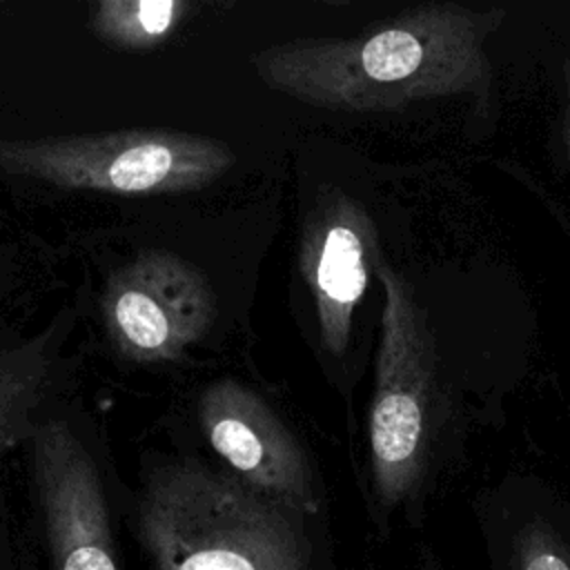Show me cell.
<instances>
[{"label": "cell", "instance_id": "5b68a950", "mask_svg": "<svg viewBox=\"0 0 570 570\" xmlns=\"http://www.w3.org/2000/svg\"><path fill=\"white\" fill-rule=\"evenodd\" d=\"M114 347L136 363L174 361L198 343L216 316L207 276L171 252H140L102 296Z\"/></svg>", "mask_w": 570, "mask_h": 570}, {"label": "cell", "instance_id": "3957f363", "mask_svg": "<svg viewBox=\"0 0 570 570\" xmlns=\"http://www.w3.org/2000/svg\"><path fill=\"white\" fill-rule=\"evenodd\" d=\"M376 276L383 312L367 421L372 494L383 517L403 510L410 519L421 517L436 470L445 394L434 332L414 287L385 261Z\"/></svg>", "mask_w": 570, "mask_h": 570}, {"label": "cell", "instance_id": "277c9868", "mask_svg": "<svg viewBox=\"0 0 570 570\" xmlns=\"http://www.w3.org/2000/svg\"><path fill=\"white\" fill-rule=\"evenodd\" d=\"M234 160L223 140L167 129L0 140V169L7 174L122 196L203 189L223 178Z\"/></svg>", "mask_w": 570, "mask_h": 570}, {"label": "cell", "instance_id": "9c48e42d", "mask_svg": "<svg viewBox=\"0 0 570 570\" xmlns=\"http://www.w3.org/2000/svg\"><path fill=\"white\" fill-rule=\"evenodd\" d=\"M71 321L69 312H60L49 327L29 338L0 341V452L31 425L49 396L58 345Z\"/></svg>", "mask_w": 570, "mask_h": 570}, {"label": "cell", "instance_id": "7c38bea8", "mask_svg": "<svg viewBox=\"0 0 570 570\" xmlns=\"http://www.w3.org/2000/svg\"><path fill=\"white\" fill-rule=\"evenodd\" d=\"M561 138L566 147V156L570 163V56L563 62V120H561Z\"/></svg>", "mask_w": 570, "mask_h": 570}, {"label": "cell", "instance_id": "ba28073f", "mask_svg": "<svg viewBox=\"0 0 570 570\" xmlns=\"http://www.w3.org/2000/svg\"><path fill=\"white\" fill-rule=\"evenodd\" d=\"M33 479L56 570H118L98 468L62 421L31 432Z\"/></svg>", "mask_w": 570, "mask_h": 570}, {"label": "cell", "instance_id": "4fadbf2b", "mask_svg": "<svg viewBox=\"0 0 570 570\" xmlns=\"http://www.w3.org/2000/svg\"><path fill=\"white\" fill-rule=\"evenodd\" d=\"M410 570H441V563L432 552H419V557Z\"/></svg>", "mask_w": 570, "mask_h": 570}, {"label": "cell", "instance_id": "7a4b0ae2", "mask_svg": "<svg viewBox=\"0 0 570 570\" xmlns=\"http://www.w3.org/2000/svg\"><path fill=\"white\" fill-rule=\"evenodd\" d=\"M138 530L154 570H312L301 512L196 459L147 476Z\"/></svg>", "mask_w": 570, "mask_h": 570}, {"label": "cell", "instance_id": "52a82bcc", "mask_svg": "<svg viewBox=\"0 0 570 570\" xmlns=\"http://www.w3.org/2000/svg\"><path fill=\"white\" fill-rule=\"evenodd\" d=\"M376 227L367 209L336 187H323L301 225L298 267L309 287L323 350L343 358L354 312L379 265Z\"/></svg>", "mask_w": 570, "mask_h": 570}, {"label": "cell", "instance_id": "8fae6325", "mask_svg": "<svg viewBox=\"0 0 570 570\" xmlns=\"http://www.w3.org/2000/svg\"><path fill=\"white\" fill-rule=\"evenodd\" d=\"M196 9L183 0H102L94 7L96 33L122 49H149L169 38Z\"/></svg>", "mask_w": 570, "mask_h": 570}, {"label": "cell", "instance_id": "8992f818", "mask_svg": "<svg viewBox=\"0 0 570 570\" xmlns=\"http://www.w3.org/2000/svg\"><path fill=\"white\" fill-rule=\"evenodd\" d=\"M198 421L236 479L301 514L318 512L321 494L303 448L254 390L234 379L214 381L198 399Z\"/></svg>", "mask_w": 570, "mask_h": 570}, {"label": "cell", "instance_id": "30bf717a", "mask_svg": "<svg viewBox=\"0 0 570 570\" xmlns=\"http://www.w3.org/2000/svg\"><path fill=\"white\" fill-rule=\"evenodd\" d=\"M488 570H570V521L517 510L483 523Z\"/></svg>", "mask_w": 570, "mask_h": 570}, {"label": "cell", "instance_id": "6da1fadb", "mask_svg": "<svg viewBox=\"0 0 570 570\" xmlns=\"http://www.w3.org/2000/svg\"><path fill=\"white\" fill-rule=\"evenodd\" d=\"M505 11L425 2L352 38H296L249 62L272 89L307 105L374 114L419 100L488 98V45Z\"/></svg>", "mask_w": 570, "mask_h": 570}]
</instances>
